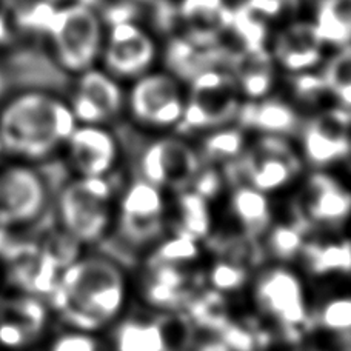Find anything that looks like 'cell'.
<instances>
[{
    "label": "cell",
    "mask_w": 351,
    "mask_h": 351,
    "mask_svg": "<svg viewBox=\"0 0 351 351\" xmlns=\"http://www.w3.org/2000/svg\"><path fill=\"white\" fill-rule=\"evenodd\" d=\"M130 285L127 271L116 259L84 252L60 273L49 298L56 324L102 333L123 317Z\"/></svg>",
    "instance_id": "cell-1"
},
{
    "label": "cell",
    "mask_w": 351,
    "mask_h": 351,
    "mask_svg": "<svg viewBox=\"0 0 351 351\" xmlns=\"http://www.w3.org/2000/svg\"><path fill=\"white\" fill-rule=\"evenodd\" d=\"M76 127L68 100L47 90H25L0 106V145L8 159L53 164Z\"/></svg>",
    "instance_id": "cell-2"
},
{
    "label": "cell",
    "mask_w": 351,
    "mask_h": 351,
    "mask_svg": "<svg viewBox=\"0 0 351 351\" xmlns=\"http://www.w3.org/2000/svg\"><path fill=\"white\" fill-rule=\"evenodd\" d=\"M117 197L111 178L66 176L54 186L53 223L82 248L102 243L116 225Z\"/></svg>",
    "instance_id": "cell-3"
},
{
    "label": "cell",
    "mask_w": 351,
    "mask_h": 351,
    "mask_svg": "<svg viewBox=\"0 0 351 351\" xmlns=\"http://www.w3.org/2000/svg\"><path fill=\"white\" fill-rule=\"evenodd\" d=\"M54 185L45 165L0 160V231L23 237L51 216Z\"/></svg>",
    "instance_id": "cell-4"
},
{
    "label": "cell",
    "mask_w": 351,
    "mask_h": 351,
    "mask_svg": "<svg viewBox=\"0 0 351 351\" xmlns=\"http://www.w3.org/2000/svg\"><path fill=\"white\" fill-rule=\"evenodd\" d=\"M242 184L265 194L284 190L298 179L302 167L299 148L290 137L261 134L237 158Z\"/></svg>",
    "instance_id": "cell-5"
},
{
    "label": "cell",
    "mask_w": 351,
    "mask_h": 351,
    "mask_svg": "<svg viewBox=\"0 0 351 351\" xmlns=\"http://www.w3.org/2000/svg\"><path fill=\"white\" fill-rule=\"evenodd\" d=\"M54 325L47 299L17 290L0 298V351H39Z\"/></svg>",
    "instance_id": "cell-6"
},
{
    "label": "cell",
    "mask_w": 351,
    "mask_h": 351,
    "mask_svg": "<svg viewBox=\"0 0 351 351\" xmlns=\"http://www.w3.org/2000/svg\"><path fill=\"white\" fill-rule=\"evenodd\" d=\"M239 86L233 74L215 68L191 79L190 96L180 127L190 131H210L225 127L237 119L242 104L237 96Z\"/></svg>",
    "instance_id": "cell-7"
},
{
    "label": "cell",
    "mask_w": 351,
    "mask_h": 351,
    "mask_svg": "<svg viewBox=\"0 0 351 351\" xmlns=\"http://www.w3.org/2000/svg\"><path fill=\"white\" fill-rule=\"evenodd\" d=\"M47 33L53 37L59 65L65 71L84 73L99 56L100 22L84 0L56 10Z\"/></svg>",
    "instance_id": "cell-8"
},
{
    "label": "cell",
    "mask_w": 351,
    "mask_h": 351,
    "mask_svg": "<svg viewBox=\"0 0 351 351\" xmlns=\"http://www.w3.org/2000/svg\"><path fill=\"white\" fill-rule=\"evenodd\" d=\"M259 311L285 331H298L311 321L308 293L300 276L285 265L259 271L254 284Z\"/></svg>",
    "instance_id": "cell-9"
},
{
    "label": "cell",
    "mask_w": 351,
    "mask_h": 351,
    "mask_svg": "<svg viewBox=\"0 0 351 351\" xmlns=\"http://www.w3.org/2000/svg\"><path fill=\"white\" fill-rule=\"evenodd\" d=\"M58 160L68 176L111 178L122 160V145L108 125L77 123Z\"/></svg>",
    "instance_id": "cell-10"
},
{
    "label": "cell",
    "mask_w": 351,
    "mask_h": 351,
    "mask_svg": "<svg viewBox=\"0 0 351 351\" xmlns=\"http://www.w3.org/2000/svg\"><path fill=\"white\" fill-rule=\"evenodd\" d=\"M200 159L196 147L182 137L164 136L143 148L137 162L139 178L162 188L164 191H186L196 184L200 173Z\"/></svg>",
    "instance_id": "cell-11"
},
{
    "label": "cell",
    "mask_w": 351,
    "mask_h": 351,
    "mask_svg": "<svg viewBox=\"0 0 351 351\" xmlns=\"http://www.w3.org/2000/svg\"><path fill=\"white\" fill-rule=\"evenodd\" d=\"M168 217L165 191L137 178L117 199L116 225L125 241L133 245L153 242L164 234Z\"/></svg>",
    "instance_id": "cell-12"
},
{
    "label": "cell",
    "mask_w": 351,
    "mask_h": 351,
    "mask_svg": "<svg viewBox=\"0 0 351 351\" xmlns=\"http://www.w3.org/2000/svg\"><path fill=\"white\" fill-rule=\"evenodd\" d=\"M185 100L174 77L167 74H148L131 90L127 105L134 123L148 130L180 127Z\"/></svg>",
    "instance_id": "cell-13"
},
{
    "label": "cell",
    "mask_w": 351,
    "mask_h": 351,
    "mask_svg": "<svg viewBox=\"0 0 351 351\" xmlns=\"http://www.w3.org/2000/svg\"><path fill=\"white\" fill-rule=\"evenodd\" d=\"M346 110L328 112L305 122L299 131V153L305 164L325 170L350 159L351 130Z\"/></svg>",
    "instance_id": "cell-14"
},
{
    "label": "cell",
    "mask_w": 351,
    "mask_h": 351,
    "mask_svg": "<svg viewBox=\"0 0 351 351\" xmlns=\"http://www.w3.org/2000/svg\"><path fill=\"white\" fill-rule=\"evenodd\" d=\"M299 216L311 227L335 230L351 217V190L333 174L317 170L300 191Z\"/></svg>",
    "instance_id": "cell-15"
},
{
    "label": "cell",
    "mask_w": 351,
    "mask_h": 351,
    "mask_svg": "<svg viewBox=\"0 0 351 351\" xmlns=\"http://www.w3.org/2000/svg\"><path fill=\"white\" fill-rule=\"evenodd\" d=\"M77 123L108 125L122 114L127 99L116 80L102 71L88 68L80 73L71 99L68 100Z\"/></svg>",
    "instance_id": "cell-16"
},
{
    "label": "cell",
    "mask_w": 351,
    "mask_h": 351,
    "mask_svg": "<svg viewBox=\"0 0 351 351\" xmlns=\"http://www.w3.org/2000/svg\"><path fill=\"white\" fill-rule=\"evenodd\" d=\"M241 128L256 130L261 134L291 137L302 128L304 122L290 105L278 99L252 100L241 106L237 114Z\"/></svg>",
    "instance_id": "cell-17"
},
{
    "label": "cell",
    "mask_w": 351,
    "mask_h": 351,
    "mask_svg": "<svg viewBox=\"0 0 351 351\" xmlns=\"http://www.w3.org/2000/svg\"><path fill=\"white\" fill-rule=\"evenodd\" d=\"M322 37L316 25H293L279 36L276 42V56L290 71H304L321 60Z\"/></svg>",
    "instance_id": "cell-18"
},
{
    "label": "cell",
    "mask_w": 351,
    "mask_h": 351,
    "mask_svg": "<svg viewBox=\"0 0 351 351\" xmlns=\"http://www.w3.org/2000/svg\"><path fill=\"white\" fill-rule=\"evenodd\" d=\"M106 336L110 351H171L170 335L160 322L121 319Z\"/></svg>",
    "instance_id": "cell-19"
},
{
    "label": "cell",
    "mask_w": 351,
    "mask_h": 351,
    "mask_svg": "<svg viewBox=\"0 0 351 351\" xmlns=\"http://www.w3.org/2000/svg\"><path fill=\"white\" fill-rule=\"evenodd\" d=\"M230 211L236 227L247 237H258L273 225V208L268 194L242 182L231 193Z\"/></svg>",
    "instance_id": "cell-20"
},
{
    "label": "cell",
    "mask_w": 351,
    "mask_h": 351,
    "mask_svg": "<svg viewBox=\"0 0 351 351\" xmlns=\"http://www.w3.org/2000/svg\"><path fill=\"white\" fill-rule=\"evenodd\" d=\"M154 43L145 33H137L130 39L110 42L105 51V66L116 77L139 76L152 65Z\"/></svg>",
    "instance_id": "cell-21"
},
{
    "label": "cell",
    "mask_w": 351,
    "mask_h": 351,
    "mask_svg": "<svg viewBox=\"0 0 351 351\" xmlns=\"http://www.w3.org/2000/svg\"><path fill=\"white\" fill-rule=\"evenodd\" d=\"M234 66V79L250 100L263 99L271 90L273 85V68L269 56L258 49L248 51L243 56H236L231 59Z\"/></svg>",
    "instance_id": "cell-22"
},
{
    "label": "cell",
    "mask_w": 351,
    "mask_h": 351,
    "mask_svg": "<svg viewBox=\"0 0 351 351\" xmlns=\"http://www.w3.org/2000/svg\"><path fill=\"white\" fill-rule=\"evenodd\" d=\"M316 28L324 42L346 45L351 40V0H322Z\"/></svg>",
    "instance_id": "cell-23"
},
{
    "label": "cell",
    "mask_w": 351,
    "mask_h": 351,
    "mask_svg": "<svg viewBox=\"0 0 351 351\" xmlns=\"http://www.w3.org/2000/svg\"><path fill=\"white\" fill-rule=\"evenodd\" d=\"M247 143L243 128H230L228 125H225V127L211 130V133L202 139L200 147L196 148L202 160L222 164V162H233L239 158Z\"/></svg>",
    "instance_id": "cell-24"
},
{
    "label": "cell",
    "mask_w": 351,
    "mask_h": 351,
    "mask_svg": "<svg viewBox=\"0 0 351 351\" xmlns=\"http://www.w3.org/2000/svg\"><path fill=\"white\" fill-rule=\"evenodd\" d=\"M39 351H110L106 336L56 324Z\"/></svg>",
    "instance_id": "cell-25"
},
{
    "label": "cell",
    "mask_w": 351,
    "mask_h": 351,
    "mask_svg": "<svg viewBox=\"0 0 351 351\" xmlns=\"http://www.w3.org/2000/svg\"><path fill=\"white\" fill-rule=\"evenodd\" d=\"M308 267L316 274L351 271V245L348 242H328L322 245H304Z\"/></svg>",
    "instance_id": "cell-26"
},
{
    "label": "cell",
    "mask_w": 351,
    "mask_h": 351,
    "mask_svg": "<svg viewBox=\"0 0 351 351\" xmlns=\"http://www.w3.org/2000/svg\"><path fill=\"white\" fill-rule=\"evenodd\" d=\"M311 321L336 336L351 335V294H333L313 310Z\"/></svg>",
    "instance_id": "cell-27"
},
{
    "label": "cell",
    "mask_w": 351,
    "mask_h": 351,
    "mask_svg": "<svg viewBox=\"0 0 351 351\" xmlns=\"http://www.w3.org/2000/svg\"><path fill=\"white\" fill-rule=\"evenodd\" d=\"M250 268L242 256L230 254L228 258H219L210 269V282L219 290H233L243 284L248 278Z\"/></svg>",
    "instance_id": "cell-28"
},
{
    "label": "cell",
    "mask_w": 351,
    "mask_h": 351,
    "mask_svg": "<svg viewBox=\"0 0 351 351\" xmlns=\"http://www.w3.org/2000/svg\"><path fill=\"white\" fill-rule=\"evenodd\" d=\"M269 231V250L278 259H290L294 254L302 252L304 248V237L302 233L296 227H285V225H278V227L268 230Z\"/></svg>",
    "instance_id": "cell-29"
},
{
    "label": "cell",
    "mask_w": 351,
    "mask_h": 351,
    "mask_svg": "<svg viewBox=\"0 0 351 351\" xmlns=\"http://www.w3.org/2000/svg\"><path fill=\"white\" fill-rule=\"evenodd\" d=\"M231 27H234L236 33L245 42L248 51H258L263 49V40H265V28L263 25L253 17V11L245 6L239 11H233L231 17Z\"/></svg>",
    "instance_id": "cell-30"
},
{
    "label": "cell",
    "mask_w": 351,
    "mask_h": 351,
    "mask_svg": "<svg viewBox=\"0 0 351 351\" xmlns=\"http://www.w3.org/2000/svg\"><path fill=\"white\" fill-rule=\"evenodd\" d=\"M322 80L325 88H328L333 94L351 86V45L343 48L339 54H336L330 60V64L324 70Z\"/></svg>",
    "instance_id": "cell-31"
},
{
    "label": "cell",
    "mask_w": 351,
    "mask_h": 351,
    "mask_svg": "<svg viewBox=\"0 0 351 351\" xmlns=\"http://www.w3.org/2000/svg\"><path fill=\"white\" fill-rule=\"evenodd\" d=\"M56 10L58 8L53 5L51 0H40V2L29 5L28 8L19 12V23L25 28L47 31Z\"/></svg>",
    "instance_id": "cell-32"
},
{
    "label": "cell",
    "mask_w": 351,
    "mask_h": 351,
    "mask_svg": "<svg viewBox=\"0 0 351 351\" xmlns=\"http://www.w3.org/2000/svg\"><path fill=\"white\" fill-rule=\"evenodd\" d=\"M8 290V282H6V273H5V263L2 256H0V298L3 296L5 291Z\"/></svg>",
    "instance_id": "cell-33"
},
{
    "label": "cell",
    "mask_w": 351,
    "mask_h": 351,
    "mask_svg": "<svg viewBox=\"0 0 351 351\" xmlns=\"http://www.w3.org/2000/svg\"><path fill=\"white\" fill-rule=\"evenodd\" d=\"M8 37V23H6L5 17L0 16V42Z\"/></svg>",
    "instance_id": "cell-34"
},
{
    "label": "cell",
    "mask_w": 351,
    "mask_h": 351,
    "mask_svg": "<svg viewBox=\"0 0 351 351\" xmlns=\"http://www.w3.org/2000/svg\"><path fill=\"white\" fill-rule=\"evenodd\" d=\"M5 158L3 156V149H2V145H0V160H2Z\"/></svg>",
    "instance_id": "cell-35"
},
{
    "label": "cell",
    "mask_w": 351,
    "mask_h": 351,
    "mask_svg": "<svg viewBox=\"0 0 351 351\" xmlns=\"http://www.w3.org/2000/svg\"><path fill=\"white\" fill-rule=\"evenodd\" d=\"M350 159H351V152H350Z\"/></svg>",
    "instance_id": "cell-36"
}]
</instances>
